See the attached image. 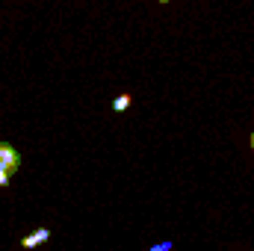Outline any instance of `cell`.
<instances>
[{
    "label": "cell",
    "instance_id": "cell-1",
    "mask_svg": "<svg viewBox=\"0 0 254 251\" xmlns=\"http://www.w3.org/2000/svg\"><path fill=\"white\" fill-rule=\"evenodd\" d=\"M0 169L9 175H18V169H21V154L6 142H0Z\"/></svg>",
    "mask_w": 254,
    "mask_h": 251
},
{
    "label": "cell",
    "instance_id": "cell-2",
    "mask_svg": "<svg viewBox=\"0 0 254 251\" xmlns=\"http://www.w3.org/2000/svg\"><path fill=\"white\" fill-rule=\"evenodd\" d=\"M48 240H51V231H48V228H39V231H33L30 237L21 240V249H36V246H42V243H48Z\"/></svg>",
    "mask_w": 254,
    "mask_h": 251
},
{
    "label": "cell",
    "instance_id": "cell-3",
    "mask_svg": "<svg viewBox=\"0 0 254 251\" xmlns=\"http://www.w3.org/2000/svg\"><path fill=\"white\" fill-rule=\"evenodd\" d=\"M127 107H130V95H119V98L113 101V110H116V113H125Z\"/></svg>",
    "mask_w": 254,
    "mask_h": 251
},
{
    "label": "cell",
    "instance_id": "cell-4",
    "mask_svg": "<svg viewBox=\"0 0 254 251\" xmlns=\"http://www.w3.org/2000/svg\"><path fill=\"white\" fill-rule=\"evenodd\" d=\"M148 251H172V243H157V246H151Z\"/></svg>",
    "mask_w": 254,
    "mask_h": 251
},
{
    "label": "cell",
    "instance_id": "cell-5",
    "mask_svg": "<svg viewBox=\"0 0 254 251\" xmlns=\"http://www.w3.org/2000/svg\"><path fill=\"white\" fill-rule=\"evenodd\" d=\"M9 181H12V175H9V172H3V169H0V187H9Z\"/></svg>",
    "mask_w": 254,
    "mask_h": 251
},
{
    "label": "cell",
    "instance_id": "cell-6",
    "mask_svg": "<svg viewBox=\"0 0 254 251\" xmlns=\"http://www.w3.org/2000/svg\"><path fill=\"white\" fill-rule=\"evenodd\" d=\"M252 148H254V133H252Z\"/></svg>",
    "mask_w": 254,
    "mask_h": 251
},
{
    "label": "cell",
    "instance_id": "cell-7",
    "mask_svg": "<svg viewBox=\"0 0 254 251\" xmlns=\"http://www.w3.org/2000/svg\"><path fill=\"white\" fill-rule=\"evenodd\" d=\"M160 3H169V0H160Z\"/></svg>",
    "mask_w": 254,
    "mask_h": 251
}]
</instances>
